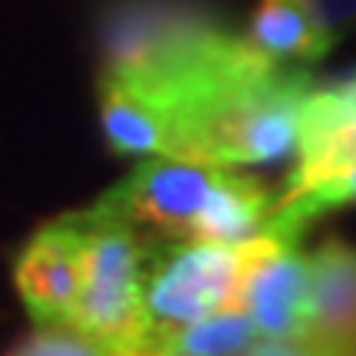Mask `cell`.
Returning a JSON list of instances; mask_svg holds the SVG:
<instances>
[{
    "label": "cell",
    "instance_id": "cell-1",
    "mask_svg": "<svg viewBox=\"0 0 356 356\" xmlns=\"http://www.w3.org/2000/svg\"><path fill=\"white\" fill-rule=\"evenodd\" d=\"M274 191L241 168L149 155L86 211L115 218L152 238L238 244L264 228Z\"/></svg>",
    "mask_w": 356,
    "mask_h": 356
},
{
    "label": "cell",
    "instance_id": "cell-2",
    "mask_svg": "<svg viewBox=\"0 0 356 356\" xmlns=\"http://www.w3.org/2000/svg\"><path fill=\"white\" fill-rule=\"evenodd\" d=\"M356 204V70L307 92L293 165L264 228L304 241L323 215Z\"/></svg>",
    "mask_w": 356,
    "mask_h": 356
},
{
    "label": "cell",
    "instance_id": "cell-3",
    "mask_svg": "<svg viewBox=\"0 0 356 356\" xmlns=\"http://www.w3.org/2000/svg\"><path fill=\"white\" fill-rule=\"evenodd\" d=\"M83 225L79 293L70 323L92 333L109 356L145 353V264L149 234L115 218L73 211Z\"/></svg>",
    "mask_w": 356,
    "mask_h": 356
},
{
    "label": "cell",
    "instance_id": "cell-4",
    "mask_svg": "<svg viewBox=\"0 0 356 356\" xmlns=\"http://www.w3.org/2000/svg\"><path fill=\"white\" fill-rule=\"evenodd\" d=\"M225 33L231 26L195 0H115L99 24V79L168 83Z\"/></svg>",
    "mask_w": 356,
    "mask_h": 356
},
{
    "label": "cell",
    "instance_id": "cell-5",
    "mask_svg": "<svg viewBox=\"0 0 356 356\" xmlns=\"http://www.w3.org/2000/svg\"><path fill=\"white\" fill-rule=\"evenodd\" d=\"M244 261H248L244 241L225 244L152 238L149 264H145L149 337L178 327V323H188V320L208 317L215 310H234L238 293H241Z\"/></svg>",
    "mask_w": 356,
    "mask_h": 356
},
{
    "label": "cell",
    "instance_id": "cell-6",
    "mask_svg": "<svg viewBox=\"0 0 356 356\" xmlns=\"http://www.w3.org/2000/svg\"><path fill=\"white\" fill-rule=\"evenodd\" d=\"M244 277L238 307L261 333L257 353H310V254L297 238L261 228L244 238Z\"/></svg>",
    "mask_w": 356,
    "mask_h": 356
},
{
    "label": "cell",
    "instance_id": "cell-7",
    "mask_svg": "<svg viewBox=\"0 0 356 356\" xmlns=\"http://www.w3.org/2000/svg\"><path fill=\"white\" fill-rule=\"evenodd\" d=\"M83 225L70 215L47 221L13 257V287L33 323H63L79 293Z\"/></svg>",
    "mask_w": 356,
    "mask_h": 356
},
{
    "label": "cell",
    "instance_id": "cell-8",
    "mask_svg": "<svg viewBox=\"0 0 356 356\" xmlns=\"http://www.w3.org/2000/svg\"><path fill=\"white\" fill-rule=\"evenodd\" d=\"M310 353L356 356V244L327 238L310 251Z\"/></svg>",
    "mask_w": 356,
    "mask_h": 356
},
{
    "label": "cell",
    "instance_id": "cell-9",
    "mask_svg": "<svg viewBox=\"0 0 356 356\" xmlns=\"http://www.w3.org/2000/svg\"><path fill=\"white\" fill-rule=\"evenodd\" d=\"M248 43L277 63H317L337 47L310 0H257L244 30Z\"/></svg>",
    "mask_w": 356,
    "mask_h": 356
},
{
    "label": "cell",
    "instance_id": "cell-10",
    "mask_svg": "<svg viewBox=\"0 0 356 356\" xmlns=\"http://www.w3.org/2000/svg\"><path fill=\"white\" fill-rule=\"evenodd\" d=\"M261 333L254 320L244 310H215L208 317L178 323L168 330L149 337L145 353L162 356H231V353H257Z\"/></svg>",
    "mask_w": 356,
    "mask_h": 356
},
{
    "label": "cell",
    "instance_id": "cell-11",
    "mask_svg": "<svg viewBox=\"0 0 356 356\" xmlns=\"http://www.w3.org/2000/svg\"><path fill=\"white\" fill-rule=\"evenodd\" d=\"M10 353L24 356H109V350L92 337V333L79 330L76 323H33V330L20 337Z\"/></svg>",
    "mask_w": 356,
    "mask_h": 356
},
{
    "label": "cell",
    "instance_id": "cell-12",
    "mask_svg": "<svg viewBox=\"0 0 356 356\" xmlns=\"http://www.w3.org/2000/svg\"><path fill=\"white\" fill-rule=\"evenodd\" d=\"M310 7L317 10L320 24L333 43L346 40L356 30V0H310Z\"/></svg>",
    "mask_w": 356,
    "mask_h": 356
}]
</instances>
